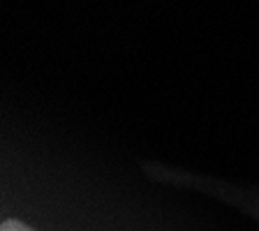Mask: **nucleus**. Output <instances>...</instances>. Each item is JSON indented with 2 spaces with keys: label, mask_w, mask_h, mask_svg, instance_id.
I'll use <instances>...</instances> for the list:
<instances>
[{
  "label": "nucleus",
  "mask_w": 259,
  "mask_h": 231,
  "mask_svg": "<svg viewBox=\"0 0 259 231\" xmlns=\"http://www.w3.org/2000/svg\"><path fill=\"white\" fill-rule=\"evenodd\" d=\"M0 231H35L32 226L23 224L21 220H5L0 224Z\"/></svg>",
  "instance_id": "1"
}]
</instances>
